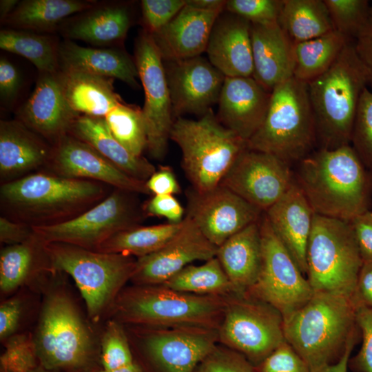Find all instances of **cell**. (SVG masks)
<instances>
[{"instance_id": "11", "label": "cell", "mask_w": 372, "mask_h": 372, "mask_svg": "<svg viewBox=\"0 0 372 372\" xmlns=\"http://www.w3.org/2000/svg\"><path fill=\"white\" fill-rule=\"evenodd\" d=\"M135 194L114 189L103 200L70 220L32 227L45 243L60 242L97 251L115 234L140 225L145 217Z\"/></svg>"}, {"instance_id": "39", "label": "cell", "mask_w": 372, "mask_h": 372, "mask_svg": "<svg viewBox=\"0 0 372 372\" xmlns=\"http://www.w3.org/2000/svg\"><path fill=\"white\" fill-rule=\"evenodd\" d=\"M180 292L198 295L234 294L231 282L216 257L200 265H189L162 284Z\"/></svg>"}, {"instance_id": "49", "label": "cell", "mask_w": 372, "mask_h": 372, "mask_svg": "<svg viewBox=\"0 0 372 372\" xmlns=\"http://www.w3.org/2000/svg\"><path fill=\"white\" fill-rule=\"evenodd\" d=\"M28 298L19 292L4 299L0 305V340L3 343L12 336L21 333L19 329L25 320Z\"/></svg>"}, {"instance_id": "54", "label": "cell", "mask_w": 372, "mask_h": 372, "mask_svg": "<svg viewBox=\"0 0 372 372\" xmlns=\"http://www.w3.org/2000/svg\"><path fill=\"white\" fill-rule=\"evenodd\" d=\"M34 235L32 227L13 220L5 216L0 217V241L7 245L23 243Z\"/></svg>"}, {"instance_id": "5", "label": "cell", "mask_w": 372, "mask_h": 372, "mask_svg": "<svg viewBox=\"0 0 372 372\" xmlns=\"http://www.w3.org/2000/svg\"><path fill=\"white\" fill-rule=\"evenodd\" d=\"M229 296L187 293L163 285H133L120 292L107 319L149 328L218 329Z\"/></svg>"}, {"instance_id": "53", "label": "cell", "mask_w": 372, "mask_h": 372, "mask_svg": "<svg viewBox=\"0 0 372 372\" xmlns=\"http://www.w3.org/2000/svg\"><path fill=\"white\" fill-rule=\"evenodd\" d=\"M145 183L152 195L174 196L181 192L176 175L169 166H161Z\"/></svg>"}, {"instance_id": "44", "label": "cell", "mask_w": 372, "mask_h": 372, "mask_svg": "<svg viewBox=\"0 0 372 372\" xmlns=\"http://www.w3.org/2000/svg\"><path fill=\"white\" fill-rule=\"evenodd\" d=\"M351 143L365 167L372 168V91L368 87L360 99Z\"/></svg>"}, {"instance_id": "2", "label": "cell", "mask_w": 372, "mask_h": 372, "mask_svg": "<svg viewBox=\"0 0 372 372\" xmlns=\"http://www.w3.org/2000/svg\"><path fill=\"white\" fill-rule=\"evenodd\" d=\"M293 175L316 214L350 222L369 211L370 178L351 144L318 148L298 162Z\"/></svg>"}, {"instance_id": "55", "label": "cell", "mask_w": 372, "mask_h": 372, "mask_svg": "<svg viewBox=\"0 0 372 372\" xmlns=\"http://www.w3.org/2000/svg\"><path fill=\"white\" fill-rule=\"evenodd\" d=\"M353 301L355 305L372 308V262H363L360 270Z\"/></svg>"}, {"instance_id": "3", "label": "cell", "mask_w": 372, "mask_h": 372, "mask_svg": "<svg viewBox=\"0 0 372 372\" xmlns=\"http://www.w3.org/2000/svg\"><path fill=\"white\" fill-rule=\"evenodd\" d=\"M110 186L50 172L32 173L2 183L1 207L5 216L30 227L49 226L76 218L103 200Z\"/></svg>"}, {"instance_id": "14", "label": "cell", "mask_w": 372, "mask_h": 372, "mask_svg": "<svg viewBox=\"0 0 372 372\" xmlns=\"http://www.w3.org/2000/svg\"><path fill=\"white\" fill-rule=\"evenodd\" d=\"M134 59L145 92L147 149L153 158L162 160L174 119L163 60L152 35L145 30L136 40Z\"/></svg>"}, {"instance_id": "29", "label": "cell", "mask_w": 372, "mask_h": 372, "mask_svg": "<svg viewBox=\"0 0 372 372\" xmlns=\"http://www.w3.org/2000/svg\"><path fill=\"white\" fill-rule=\"evenodd\" d=\"M260 220L229 238L217 249L216 257L236 295L247 293L260 272L262 251Z\"/></svg>"}, {"instance_id": "41", "label": "cell", "mask_w": 372, "mask_h": 372, "mask_svg": "<svg viewBox=\"0 0 372 372\" xmlns=\"http://www.w3.org/2000/svg\"><path fill=\"white\" fill-rule=\"evenodd\" d=\"M335 30L350 40L358 39L366 24L370 3L367 0H324Z\"/></svg>"}, {"instance_id": "34", "label": "cell", "mask_w": 372, "mask_h": 372, "mask_svg": "<svg viewBox=\"0 0 372 372\" xmlns=\"http://www.w3.org/2000/svg\"><path fill=\"white\" fill-rule=\"evenodd\" d=\"M278 23L294 44L334 30L324 0H284Z\"/></svg>"}, {"instance_id": "18", "label": "cell", "mask_w": 372, "mask_h": 372, "mask_svg": "<svg viewBox=\"0 0 372 372\" xmlns=\"http://www.w3.org/2000/svg\"><path fill=\"white\" fill-rule=\"evenodd\" d=\"M46 167L50 173L63 177L94 180L114 189L151 194L145 182L129 176L93 147L69 134L52 145Z\"/></svg>"}, {"instance_id": "56", "label": "cell", "mask_w": 372, "mask_h": 372, "mask_svg": "<svg viewBox=\"0 0 372 372\" xmlns=\"http://www.w3.org/2000/svg\"><path fill=\"white\" fill-rule=\"evenodd\" d=\"M20 76L17 68L6 59H0V94L1 98H13L20 85Z\"/></svg>"}, {"instance_id": "43", "label": "cell", "mask_w": 372, "mask_h": 372, "mask_svg": "<svg viewBox=\"0 0 372 372\" xmlns=\"http://www.w3.org/2000/svg\"><path fill=\"white\" fill-rule=\"evenodd\" d=\"M3 344L1 372H32L39 366L32 333H18Z\"/></svg>"}, {"instance_id": "64", "label": "cell", "mask_w": 372, "mask_h": 372, "mask_svg": "<svg viewBox=\"0 0 372 372\" xmlns=\"http://www.w3.org/2000/svg\"><path fill=\"white\" fill-rule=\"evenodd\" d=\"M369 213H370V216H371V218H372V211H371V212L369 211Z\"/></svg>"}, {"instance_id": "15", "label": "cell", "mask_w": 372, "mask_h": 372, "mask_svg": "<svg viewBox=\"0 0 372 372\" xmlns=\"http://www.w3.org/2000/svg\"><path fill=\"white\" fill-rule=\"evenodd\" d=\"M142 353L155 372H195L217 346L218 329L136 327Z\"/></svg>"}, {"instance_id": "61", "label": "cell", "mask_w": 372, "mask_h": 372, "mask_svg": "<svg viewBox=\"0 0 372 372\" xmlns=\"http://www.w3.org/2000/svg\"><path fill=\"white\" fill-rule=\"evenodd\" d=\"M97 372H145L142 366L136 360L132 363L112 371L99 370Z\"/></svg>"}, {"instance_id": "25", "label": "cell", "mask_w": 372, "mask_h": 372, "mask_svg": "<svg viewBox=\"0 0 372 372\" xmlns=\"http://www.w3.org/2000/svg\"><path fill=\"white\" fill-rule=\"evenodd\" d=\"M223 11L202 10L185 4L165 27L152 34L163 60L200 56L206 51L213 26Z\"/></svg>"}, {"instance_id": "13", "label": "cell", "mask_w": 372, "mask_h": 372, "mask_svg": "<svg viewBox=\"0 0 372 372\" xmlns=\"http://www.w3.org/2000/svg\"><path fill=\"white\" fill-rule=\"evenodd\" d=\"M260 227L261 269L255 285L246 294L271 304L284 318L304 304L314 291L265 214L261 216Z\"/></svg>"}, {"instance_id": "8", "label": "cell", "mask_w": 372, "mask_h": 372, "mask_svg": "<svg viewBox=\"0 0 372 372\" xmlns=\"http://www.w3.org/2000/svg\"><path fill=\"white\" fill-rule=\"evenodd\" d=\"M169 139L180 149L182 167L198 192L218 186L247 147V141L221 124L211 109L198 120L174 118Z\"/></svg>"}, {"instance_id": "16", "label": "cell", "mask_w": 372, "mask_h": 372, "mask_svg": "<svg viewBox=\"0 0 372 372\" xmlns=\"http://www.w3.org/2000/svg\"><path fill=\"white\" fill-rule=\"evenodd\" d=\"M291 165L277 156L245 149L222 179V185L265 211L291 187Z\"/></svg>"}, {"instance_id": "27", "label": "cell", "mask_w": 372, "mask_h": 372, "mask_svg": "<svg viewBox=\"0 0 372 372\" xmlns=\"http://www.w3.org/2000/svg\"><path fill=\"white\" fill-rule=\"evenodd\" d=\"M252 77L269 92L293 77L294 43L278 22L251 23Z\"/></svg>"}, {"instance_id": "36", "label": "cell", "mask_w": 372, "mask_h": 372, "mask_svg": "<svg viewBox=\"0 0 372 372\" xmlns=\"http://www.w3.org/2000/svg\"><path fill=\"white\" fill-rule=\"evenodd\" d=\"M351 41L334 30L294 44L293 77L307 83L319 76L334 63Z\"/></svg>"}, {"instance_id": "4", "label": "cell", "mask_w": 372, "mask_h": 372, "mask_svg": "<svg viewBox=\"0 0 372 372\" xmlns=\"http://www.w3.org/2000/svg\"><path fill=\"white\" fill-rule=\"evenodd\" d=\"M283 320L285 341L310 372L336 362L360 333L353 300L330 293L314 292Z\"/></svg>"}, {"instance_id": "26", "label": "cell", "mask_w": 372, "mask_h": 372, "mask_svg": "<svg viewBox=\"0 0 372 372\" xmlns=\"http://www.w3.org/2000/svg\"><path fill=\"white\" fill-rule=\"evenodd\" d=\"M55 271L44 242L34 234L23 243L7 245L0 254L1 296L10 295L24 287L42 292Z\"/></svg>"}, {"instance_id": "62", "label": "cell", "mask_w": 372, "mask_h": 372, "mask_svg": "<svg viewBox=\"0 0 372 372\" xmlns=\"http://www.w3.org/2000/svg\"><path fill=\"white\" fill-rule=\"evenodd\" d=\"M372 37V4L370 5L368 18L360 37Z\"/></svg>"}, {"instance_id": "9", "label": "cell", "mask_w": 372, "mask_h": 372, "mask_svg": "<svg viewBox=\"0 0 372 372\" xmlns=\"http://www.w3.org/2000/svg\"><path fill=\"white\" fill-rule=\"evenodd\" d=\"M247 143L290 165L312 152L316 138L307 83L292 77L276 86L262 125Z\"/></svg>"}, {"instance_id": "31", "label": "cell", "mask_w": 372, "mask_h": 372, "mask_svg": "<svg viewBox=\"0 0 372 372\" xmlns=\"http://www.w3.org/2000/svg\"><path fill=\"white\" fill-rule=\"evenodd\" d=\"M69 134L87 143L129 176L146 182L156 167L125 149L110 133L104 117L79 115Z\"/></svg>"}, {"instance_id": "37", "label": "cell", "mask_w": 372, "mask_h": 372, "mask_svg": "<svg viewBox=\"0 0 372 372\" xmlns=\"http://www.w3.org/2000/svg\"><path fill=\"white\" fill-rule=\"evenodd\" d=\"M183 221L152 226L139 225L115 234L97 251L122 254L136 258L143 257L163 247L178 231Z\"/></svg>"}, {"instance_id": "63", "label": "cell", "mask_w": 372, "mask_h": 372, "mask_svg": "<svg viewBox=\"0 0 372 372\" xmlns=\"http://www.w3.org/2000/svg\"><path fill=\"white\" fill-rule=\"evenodd\" d=\"M32 372H54V371H51L47 370V369L43 368L42 366H41L39 365L34 370H33Z\"/></svg>"}, {"instance_id": "1", "label": "cell", "mask_w": 372, "mask_h": 372, "mask_svg": "<svg viewBox=\"0 0 372 372\" xmlns=\"http://www.w3.org/2000/svg\"><path fill=\"white\" fill-rule=\"evenodd\" d=\"M56 271L42 291L33 343L39 364L54 372H97L100 337Z\"/></svg>"}, {"instance_id": "24", "label": "cell", "mask_w": 372, "mask_h": 372, "mask_svg": "<svg viewBox=\"0 0 372 372\" xmlns=\"http://www.w3.org/2000/svg\"><path fill=\"white\" fill-rule=\"evenodd\" d=\"M264 212L277 237L305 276L307 247L314 212L295 180L287 192Z\"/></svg>"}, {"instance_id": "45", "label": "cell", "mask_w": 372, "mask_h": 372, "mask_svg": "<svg viewBox=\"0 0 372 372\" xmlns=\"http://www.w3.org/2000/svg\"><path fill=\"white\" fill-rule=\"evenodd\" d=\"M284 0H228L225 10L251 23H277Z\"/></svg>"}, {"instance_id": "28", "label": "cell", "mask_w": 372, "mask_h": 372, "mask_svg": "<svg viewBox=\"0 0 372 372\" xmlns=\"http://www.w3.org/2000/svg\"><path fill=\"white\" fill-rule=\"evenodd\" d=\"M42 137L19 120L0 121V176L3 183L17 180L43 166L52 154Z\"/></svg>"}, {"instance_id": "10", "label": "cell", "mask_w": 372, "mask_h": 372, "mask_svg": "<svg viewBox=\"0 0 372 372\" xmlns=\"http://www.w3.org/2000/svg\"><path fill=\"white\" fill-rule=\"evenodd\" d=\"M362 264L350 223L314 214L306 273L313 291L353 300Z\"/></svg>"}, {"instance_id": "57", "label": "cell", "mask_w": 372, "mask_h": 372, "mask_svg": "<svg viewBox=\"0 0 372 372\" xmlns=\"http://www.w3.org/2000/svg\"><path fill=\"white\" fill-rule=\"evenodd\" d=\"M356 52L368 74V86L372 91V37H362L354 41Z\"/></svg>"}, {"instance_id": "46", "label": "cell", "mask_w": 372, "mask_h": 372, "mask_svg": "<svg viewBox=\"0 0 372 372\" xmlns=\"http://www.w3.org/2000/svg\"><path fill=\"white\" fill-rule=\"evenodd\" d=\"M195 372H256V368L241 353L217 345L198 365Z\"/></svg>"}, {"instance_id": "20", "label": "cell", "mask_w": 372, "mask_h": 372, "mask_svg": "<svg viewBox=\"0 0 372 372\" xmlns=\"http://www.w3.org/2000/svg\"><path fill=\"white\" fill-rule=\"evenodd\" d=\"M166 61L174 119L184 114L202 116L218 103L225 76L208 59L198 56Z\"/></svg>"}, {"instance_id": "17", "label": "cell", "mask_w": 372, "mask_h": 372, "mask_svg": "<svg viewBox=\"0 0 372 372\" xmlns=\"http://www.w3.org/2000/svg\"><path fill=\"white\" fill-rule=\"evenodd\" d=\"M187 198L186 216L217 247L247 226L258 221L263 212L220 185L204 192L191 188L187 192Z\"/></svg>"}, {"instance_id": "19", "label": "cell", "mask_w": 372, "mask_h": 372, "mask_svg": "<svg viewBox=\"0 0 372 372\" xmlns=\"http://www.w3.org/2000/svg\"><path fill=\"white\" fill-rule=\"evenodd\" d=\"M217 249L185 216L180 229L163 247L136 258L130 281L133 285H162L191 262L216 257Z\"/></svg>"}, {"instance_id": "35", "label": "cell", "mask_w": 372, "mask_h": 372, "mask_svg": "<svg viewBox=\"0 0 372 372\" xmlns=\"http://www.w3.org/2000/svg\"><path fill=\"white\" fill-rule=\"evenodd\" d=\"M94 5L79 0H25L19 3L3 22L15 28L48 31L69 15L89 10Z\"/></svg>"}, {"instance_id": "30", "label": "cell", "mask_w": 372, "mask_h": 372, "mask_svg": "<svg viewBox=\"0 0 372 372\" xmlns=\"http://www.w3.org/2000/svg\"><path fill=\"white\" fill-rule=\"evenodd\" d=\"M59 61L60 70L86 72L139 87L134 59L118 49L87 48L65 41L59 45Z\"/></svg>"}, {"instance_id": "42", "label": "cell", "mask_w": 372, "mask_h": 372, "mask_svg": "<svg viewBox=\"0 0 372 372\" xmlns=\"http://www.w3.org/2000/svg\"><path fill=\"white\" fill-rule=\"evenodd\" d=\"M101 369L112 371L128 365L134 359L124 325L107 319L100 337Z\"/></svg>"}, {"instance_id": "52", "label": "cell", "mask_w": 372, "mask_h": 372, "mask_svg": "<svg viewBox=\"0 0 372 372\" xmlns=\"http://www.w3.org/2000/svg\"><path fill=\"white\" fill-rule=\"evenodd\" d=\"M349 223L363 262H372V218L369 211L355 217Z\"/></svg>"}, {"instance_id": "12", "label": "cell", "mask_w": 372, "mask_h": 372, "mask_svg": "<svg viewBox=\"0 0 372 372\" xmlns=\"http://www.w3.org/2000/svg\"><path fill=\"white\" fill-rule=\"evenodd\" d=\"M218 338L257 367L285 341L283 316L271 304L248 294L230 295Z\"/></svg>"}, {"instance_id": "40", "label": "cell", "mask_w": 372, "mask_h": 372, "mask_svg": "<svg viewBox=\"0 0 372 372\" xmlns=\"http://www.w3.org/2000/svg\"><path fill=\"white\" fill-rule=\"evenodd\" d=\"M112 136L129 152L142 156L147 137L142 109L122 102L104 117Z\"/></svg>"}, {"instance_id": "48", "label": "cell", "mask_w": 372, "mask_h": 372, "mask_svg": "<svg viewBox=\"0 0 372 372\" xmlns=\"http://www.w3.org/2000/svg\"><path fill=\"white\" fill-rule=\"evenodd\" d=\"M356 322L362 340L359 352L349 359V364L355 372H372V308L356 307Z\"/></svg>"}, {"instance_id": "33", "label": "cell", "mask_w": 372, "mask_h": 372, "mask_svg": "<svg viewBox=\"0 0 372 372\" xmlns=\"http://www.w3.org/2000/svg\"><path fill=\"white\" fill-rule=\"evenodd\" d=\"M130 14L123 6L92 8L65 30L67 37L95 45H112L122 41L130 26Z\"/></svg>"}, {"instance_id": "58", "label": "cell", "mask_w": 372, "mask_h": 372, "mask_svg": "<svg viewBox=\"0 0 372 372\" xmlns=\"http://www.w3.org/2000/svg\"><path fill=\"white\" fill-rule=\"evenodd\" d=\"M357 338H354L349 342L344 353L336 362L324 366L315 372H347L350 355L357 341Z\"/></svg>"}, {"instance_id": "60", "label": "cell", "mask_w": 372, "mask_h": 372, "mask_svg": "<svg viewBox=\"0 0 372 372\" xmlns=\"http://www.w3.org/2000/svg\"><path fill=\"white\" fill-rule=\"evenodd\" d=\"M17 0H1L0 1V19L4 21L8 16L14 10L18 5Z\"/></svg>"}, {"instance_id": "6", "label": "cell", "mask_w": 372, "mask_h": 372, "mask_svg": "<svg viewBox=\"0 0 372 372\" xmlns=\"http://www.w3.org/2000/svg\"><path fill=\"white\" fill-rule=\"evenodd\" d=\"M354 41L325 72L307 83L318 149L351 144L360 99L369 82Z\"/></svg>"}, {"instance_id": "59", "label": "cell", "mask_w": 372, "mask_h": 372, "mask_svg": "<svg viewBox=\"0 0 372 372\" xmlns=\"http://www.w3.org/2000/svg\"><path fill=\"white\" fill-rule=\"evenodd\" d=\"M226 1L223 0H186V4L202 10L223 11L225 10Z\"/></svg>"}, {"instance_id": "38", "label": "cell", "mask_w": 372, "mask_h": 372, "mask_svg": "<svg viewBox=\"0 0 372 372\" xmlns=\"http://www.w3.org/2000/svg\"><path fill=\"white\" fill-rule=\"evenodd\" d=\"M59 48L47 35L10 29L0 32V48L27 59L40 73L53 74L60 70Z\"/></svg>"}, {"instance_id": "23", "label": "cell", "mask_w": 372, "mask_h": 372, "mask_svg": "<svg viewBox=\"0 0 372 372\" xmlns=\"http://www.w3.org/2000/svg\"><path fill=\"white\" fill-rule=\"evenodd\" d=\"M251 23L224 11L211 30L206 52L209 61L225 77H250L254 65Z\"/></svg>"}, {"instance_id": "50", "label": "cell", "mask_w": 372, "mask_h": 372, "mask_svg": "<svg viewBox=\"0 0 372 372\" xmlns=\"http://www.w3.org/2000/svg\"><path fill=\"white\" fill-rule=\"evenodd\" d=\"M255 368L256 372H310L306 362L286 341Z\"/></svg>"}, {"instance_id": "21", "label": "cell", "mask_w": 372, "mask_h": 372, "mask_svg": "<svg viewBox=\"0 0 372 372\" xmlns=\"http://www.w3.org/2000/svg\"><path fill=\"white\" fill-rule=\"evenodd\" d=\"M17 114L18 120L52 145L69 134L79 116L65 99L59 71L40 73L32 94Z\"/></svg>"}, {"instance_id": "22", "label": "cell", "mask_w": 372, "mask_h": 372, "mask_svg": "<svg viewBox=\"0 0 372 372\" xmlns=\"http://www.w3.org/2000/svg\"><path fill=\"white\" fill-rule=\"evenodd\" d=\"M270 96L271 92L252 76L225 77L216 117L247 142L262 125Z\"/></svg>"}, {"instance_id": "7", "label": "cell", "mask_w": 372, "mask_h": 372, "mask_svg": "<svg viewBox=\"0 0 372 372\" xmlns=\"http://www.w3.org/2000/svg\"><path fill=\"white\" fill-rule=\"evenodd\" d=\"M45 249L53 269L74 281L89 320L96 324L107 318L118 294L131 280L136 258L60 242L45 243Z\"/></svg>"}, {"instance_id": "32", "label": "cell", "mask_w": 372, "mask_h": 372, "mask_svg": "<svg viewBox=\"0 0 372 372\" xmlns=\"http://www.w3.org/2000/svg\"><path fill=\"white\" fill-rule=\"evenodd\" d=\"M59 77L68 104L79 115L105 117L123 102L114 79L76 70H59Z\"/></svg>"}, {"instance_id": "47", "label": "cell", "mask_w": 372, "mask_h": 372, "mask_svg": "<svg viewBox=\"0 0 372 372\" xmlns=\"http://www.w3.org/2000/svg\"><path fill=\"white\" fill-rule=\"evenodd\" d=\"M186 0H143L145 31L154 34L165 27L185 6Z\"/></svg>"}, {"instance_id": "51", "label": "cell", "mask_w": 372, "mask_h": 372, "mask_svg": "<svg viewBox=\"0 0 372 372\" xmlns=\"http://www.w3.org/2000/svg\"><path fill=\"white\" fill-rule=\"evenodd\" d=\"M145 216L165 218L168 223H181L185 210L179 201L173 195H153L143 205Z\"/></svg>"}]
</instances>
